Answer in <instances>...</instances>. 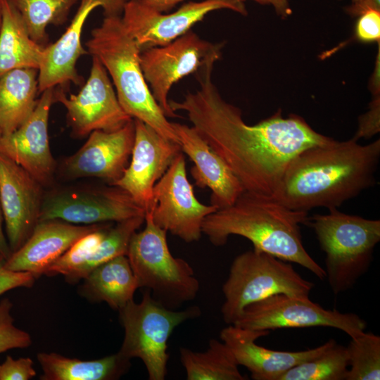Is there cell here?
<instances>
[{"label":"cell","instance_id":"27","mask_svg":"<svg viewBox=\"0 0 380 380\" xmlns=\"http://www.w3.org/2000/svg\"><path fill=\"white\" fill-rule=\"evenodd\" d=\"M180 360L188 380H244L239 365L227 345L216 339L209 341L205 352L179 349Z\"/></svg>","mask_w":380,"mask_h":380},{"label":"cell","instance_id":"7","mask_svg":"<svg viewBox=\"0 0 380 380\" xmlns=\"http://www.w3.org/2000/svg\"><path fill=\"white\" fill-rule=\"evenodd\" d=\"M313 286L291 262L264 251H247L234 258L222 286L223 319L233 324L247 305L273 295L309 297Z\"/></svg>","mask_w":380,"mask_h":380},{"label":"cell","instance_id":"4","mask_svg":"<svg viewBox=\"0 0 380 380\" xmlns=\"http://www.w3.org/2000/svg\"><path fill=\"white\" fill-rule=\"evenodd\" d=\"M87 52L98 58L110 75L118 101L133 119L139 120L160 135L179 139L146 83L140 64L141 49L127 32L121 15L105 16L85 43Z\"/></svg>","mask_w":380,"mask_h":380},{"label":"cell","instance_id":"8","mask_svg":"<svg viewBox=\"0 0 380 380\" xmlns=\"http://www.w3.org/2000/svg\"><path fill=\"white\" fill-rule=\"evenodd\" d=\"M118 312L125 330L118 353L129 360L141 359L150 380L165 377L169 360L167 341L174 329L201 314L196 306L172 310L153 298L148 290L141 302L132 300Z\"/></svg>","mask_w":380,"mask_h":380},{"label":"cell","instance_id":"19","mask_svg":"<svg viewBox=\"0 0 380 380\" xmlns=\"http://www.w3.org/2000/svg\"><path fill=\"white\" fill-rule=\"evenodd\" d=\"M127 0H80L77 11L61 37L44 49L39 69V93L49 88L65 86L71 82L80 85L83 78L78 74L76 63L88 52L82 46L81 37L86 19L97 7L104 16L121 15Z\"/></svg>","mask_w":380,"mask_h":380},{"label":"cell","instance_id":"26","mask_svg":"<svg viewBox=\"0 0 380 380\" xmlns=\"http://www.w3.org/2000/svg\"><path fill=\"white\" fill-rule=\"evenodd\" d=\"M37 360L43 371L42 380H113L130 367L129 359L120 353L105 357L81 360L56 353H39Z\"/></svg>","mask_w":380,"mask_h":380},{"label":"cell","instance_id":"17","mask_svg":"<svg viewBox=\"0 0 380 380\" xmlns=\"http://www.w3.org/2000/svg\"><path fill=\"white\" fill-rule=\"evenodd\" d=\"M44 195L37 179L0 153V203L12 253L23 246L39 222Z\"/></svg>","mask_w":380,"mask_h":380},{"label":"cell","instance_id":"3","mask_svg":"<svg viewBox=\"0 0 380 380\" xmlns=\"http://www.w3.org/2000/svg\"><path fill=\"white\" fill-rule=\"evenodd\" d=\"M308 217V212L290 209L272 196L244 191L232 205L208 215L202 233L217 246L224 245L232 235L243 236L253 243V249L300 265L322 280L324 270L302 241L300 225Z\"/></svg>","mask_w":380,"mask_h":380},{"label":"cell","instance_id":"12","mask_svg":"<svg viewBox=\"0 0 380 380\" xmlns=\"http://www.w3.org/2000/svg\"><path fill=\"white\" fill-rule=\"evenodd\" d=\"M220 9L232 10L241 15L248 13L243 1L240 0L190 1L168 14L150 8L142 0H127L121 20L142 51L172 42L189 32L208 13Z\"/></svg>","mask_w":380,"mask_h":380},{"label":"cell","instance_id":"32","mask_svg":"<svg viewBox=\"0 0 380 380\" xmlns=\"http://www.w3.org/2000/svg\"><path fill=\"white\" fill-rule=\"evenodd\" d=\"M110 227L109 223H105L99 229L80 237L50 265L44 275L65 277L81 266L96 250Z\"/></svg>","mask_w":380,"mask_h":380},{"label":"cell","instance_id":"22","mask_svg":"<svg viewBox=\"0 0 380 380\" xmlns=\"http://www.w3.org/2000/svg\"><path fill=\"white\" fill-rule=\"evenodd\" d=\"M172 125L182 151L194 163L191 174L196 185L210 189L211 205L217 209L232 205L244 191L238 178L192 126Z\"/></svg>","mask_w":380,"mask_h":380},{"label":"cell","instance_id":"41","mask_svg":"<svg viewBox=\"0 0 380 380\" xmlns=\"http://www.w3.org/2000/svg\"><path fill=\"white\" fill-rule=\"evenodd\" d=\"M380 46H379V51H378V54H377V58H376V65H375V68H374V71L372 74V78H371V81H370V85H369V88H370V90H371V92L372 93V95L374 96H379V93H380V80H379V78H380Z\"/></svg>","mask_w":380,"mask_h":380},{"label":"cell","instance_id":"16","mask_svg":"<svg viewBox=\"0 0 380 380\" xmlns=\"http://www.w3.org/2000/svg\"><path fill=\"white\" fill-rule=\"evenodd\" d=\"M135 136L131 160L113 184L126 192L146 211L153 189L182 151L180 144L166 139L145 122L134 119Z\"/></svg>","mask_w":380,"mask_h":380},{"label":"cell","instance_id":"9","mask_svg":"<svg viewBox=\"0 0 380 380\" xmlns=\"http://www.w3.org/2000/svg\"><path fill=\"white\" fill-rule=\"evenodd\" d=\"M234 325L257 331L314 327L339 329L351 338L362 334L367 322L355 313L328 310L310 300L277 294L247 305Z\"/></svg>","mask_w":380,"mask_h":380},{"label":"cell","instance_id":"45","mask_svg":"<svg viewBox=\"0 0 380 380\" xmlns=\"http://www.w3.org/2000/svg\"><path fill=\"white\" fill-rule=\"evenodd\" d=\"M2 135L1 130L0 129V137Z\"/></svg>","mask_w":380,"mask_h":380},{"label":"cell","instance_id":"40","mask_svg":"<svg viewBox=\"0 0 380 380\" xmlns=\"http://www.w3.org/2000/svg\"><path fill=\"white\" fill-rule=\"evenodd\" d=\"M144 3L150 8L163 13L170 11L178 3L184 0H142Z\"/></svg>","mask_w":380,"mask_h":380},{"label":"cell","instance_id":"11","mask_svg":"<svg viewBox=\"0 0 380 380\" xmlns=\"http://www.w3.org/2000/svg\"><path fill=\"white\" fill-rule=\"evenodd\" d=\"M222 46V44L204 40L190 30L166 45L141 51L144 77L167 118L179 116L169 105L168 94L172 85L198 71L210 60L218 61Z\"/></svg>","mask_w":380,"mask_h":380},{"label":"cell","instance_id":"23","mask_svg":"<svg viewBox=\"0 0 380 380\" xmlns=\"http://www.w3.org/2000/svg\"><path fill=\"white\" fill-rule=\"evenodd\" d=\"M138 288L129 260L122 255L90 272L84 279L80 293L92 302H105L118 311L133 300Z\"/></svg>","mask_w":380,"mask_h":380},{"label":"cell","instance_id":"5","mask_svg":"<svg viewBox=\"0 0 380 380\" xmlns=\"http://www.w3.org/2000/svg\"><path fill=\"white\" fill-rule=\"evenodd\" d=\"M308 217L305 224L315 232L325 253L324 270L335 295L351 289L365 274L380 241V220L346 214L336 208Z\"/></svg>","mask_w":380,"mask_h":380},{"label":"cell","instance_id":"28","mask_svg":"<svg viewBox=\"0 0 380 380\" xmlns=\"http://www.w3.org/2000/svg\"><path fill=\"white\" fill-rule=\"evenodd\" d=\"M20 13L30 37L39 44L48 45L46 27L66 22L71 8L80 0H7Z\"/></svg>","mask_w":380,"mask_h":380},{"label":"cell","instance_id":"38","mask_svg":"<svg viewBox=\"0 0 380 380\" xmlns=\"http://www.w3.org/2000/svg\"><path fill=\"white\" fill-rule=\"evenodd\" d=\"M369 9L380 11V0H360L352 4L346 8V11L351 15L359 16Z\"/></svg>","mask_w":380,"mask_h":380},{"label":"cell","instance_id":"13","mask_svg":"<svg viewBox=\"0 0 380 380\" xmlns=\"http://www.w3.org/2000/svg\"><path fill=\"white\" fill-rule=\"evenodd\" d=\"M148 208L156 225L187 243L200 239L203 220L217 210L211 204L201 203L195 196L182 152L154 185Z\"/></svg>","mask_w":380,"mask_h":380},{"label":"cell","instance_id":"35","mask_svg":"<svg viewBox=\"0 0 380 380\" xmlns=\"http://www.w3.org/2000/svg\"><path fill=\"white\" fill-rule=\"evenodd\" d=\"M355 35L362 42H379L380 11L369 9L360 15L355 25Z\"/></svg>","mask_w":380,"mask_h":380},{"label":"cell","instance_id":"34","mask_svg":"<svg viewBox=\"0 0 380 380\" xmlns=\"http://www.w3.org/2000/svg\"><path fill=\"white\" fill-rule=\"evenodd\" d=\"M33 361L30 357L13 359L7 355L0 364V380H28L36 375Z\"/></svg>","mask_w":380,"mask_h":380},{"label":"cell","instance_id":"20","mask_svg":"<svg viewBox=\"0 0 380 380\" xmlns=\"http://www.w3.org/2000/svg\"><path fill=\"white\" fill-rule=\"evenodd\" d=\"M270 331H257L234 324L224 328L220 338L230 349L239 365L245 367L254 380H279L291 368L324 350L334 339L311 349L279 351L258 346L255 341L267 336Z\"/></svg>","mask_w":380,"mask_h":380},{"label":"cell","instance_id":"36","mask_svg":"<svg viewBox=\"0 0 380 380\" xmlns=\"http://www.w3.org/2000/svg\"><path fill=\"white\" fill-rule=\"evenodd\" d=\"M369 110L359 117L358 129L352 138L358 141L360 138H370L380 130V97L374 96Z\"/></svg>","mask_w":380,"mask_h":380},{"label":"cell","instance_id":"25","mask_svg":"<svg viewBox=\"0 0 380 380\" xmlns=\"http://www.w3.org/2000/svg\"><path fill=\"white\" fill-rule=\"evenodd\" d=\"M44 49L30 37L18 11L7 0H2L0 77L18 68L39 70Z\"/></svg>","mask_w":380,"mask_h":380},{"label":"cell","instance_id":"44","mask_svg":"<svg viewBox=\"0 0 380 380\" xmlns=\"http://www.w3.org/2000/svg\"><path fill=\"white\" fill-rule=\"evenodd\" d=\"M360 0H352V4L353 3H357L358 1H360Z\"/></svg>","mask_w":380,"mask_h":380},{"label":"cell","instance_id":"29","mask_svg":"<svg viewBox=\"0 0 380 380\" xmlns=\"http://www.w3.org/2000/svg\"><path fill=\"white\" fill-rule=\"evenodd\" d=\"M144 216L131 217L110 226L96 250L84 264L65 275V280L75 283L99 265L119 255H126L131 237L144 222Z\"/></svg>","mask_w":380,"mask_h":380},{"label":"cell","instance_id":"39","mask_svg":"<svg viewBox=\"0 0 380 380\" xmlns=\"http://www.w3.org/2000/svg\"><path fill=\"white\" fill-rule=\"evenodd\" d=\"M244 1L245 0H240ZM257 3L264 5H271L276 13L283 18H287L291 14L289 0H253Z\"/></svg>","mask_w":380,"mask_h":380},{"label":"cell","instance_id":"42","mask_svg":"<svg viewBox=\"0 0 380 380\" xmlns=\"http://www.w3.org/2000/svg\"><path fill=\"white\" fill-rule=\"evenodd\" d=\"M4 217L0 203V256L7 260L12 252L9 247L6 236L5 235L3 229Z\"/></svg>","mask_w":380,"mask_h":380},{"label":"cell","instance_id":"6","mask_svg":"<svg viewBox=\"0 0 380 380\" xmlns=\"http://www.w3.org/2000/svg\"><path fill=\"white\" fill-rule=\"evenodd\" d=\"M144 222V229L132 236L126 254L139 288L151 291L153 298L170 309L194 299L199 282L193 268L171 254L167 232L154 223L151 208Z\"/></svg>","mask_w":380,"mask_h":380},{"label":"cell","instance_id":"14","mask_svg":"<svg viewBox=\"0 0 380 380\" xmlns=\"http://www.w3.org/2000/svg\"><path fill=\"white\" fill-rule=\"evenodd\" d=\"M53 100L65 108L68 123L77 137L95 130L114 131L133 119L122 108L106 69L94 56L89 78L80 91L68 96L63 87L57 86Z\"/></svg>","mask_w":380,"mask_h":380},{"label":"cell","instance_id":"10","mask_svg":"<svg viewBox=\"0 0 380 380\" xmlns=\"http://www.w3.org/2000/svg\"><path fill=\"white\" fill-rule=\"evenodd\" d=\"M141 215H145V210L117 186H72L44 193L39 221L90 225Z\"/></svg>","mask_w":380,"mask_h":380},{"label":"cell","instance_id":"37","mask_svg":"<svg viewBox=\"0 0 380 380\" xmlns=\"http://www.w3.org/2000/svg\"><path fill=\"white\" fill-rule=\"evenodd\" d=\"M6 260L0 256V295L19 287L30 288L36 278L27 272H15L4 267Z\"/></svg>","mask_w":380,"mask_h":380},{"label":"cell","instance_id":"43","mask_svg":"<svg viewBox=\"0 0 380 380\" xmlns=\"http://www.w3.org/2000/svg\"><path fill=\"white\" fill-rule=\"evenodd\" d=\"M2 23V0H0V31L1 28Z\"/></svg>","mask_w":380,"mask_h":380},{"label":"cell","instance_id":"33","mask_svg":"<svg viewBox=\"0 0 380 380\" xmlns=\"http://www.w3.org/2000/svg\"><path fill=\"white\" fill-rule=\"evenodd\" d=\"M12 308L9 298L0 301V353L11 349L25 348L32 344L30 335L15 326Z\"/></svg>","mask_w":380,"mask_h":380},{"label":"cell","instance_id":"30","mask_svg":"<svg viewBox=\"0 0 380 380\" xmlns=\"http://www.w3.org/2000/svg\"><path fill=\"white\" fill-rule=\"evenodd\" d=\"M348 367L346 347L333 340L320 354L291 368L279 380H346Z\"/></svg>","mask_w":380,"mask_h":380},{"label":"cell","instance_id":"21","mask_svg":"<svg viewBox=\"0 0 380 380\" xmlns=\"http://www.w3.org/2000/svg\"><path fill=\"white\" fill-rule=\"evenodd\" d=\"M104 224L82 225L60 220L39 221L27 241L6 260L4 267L31 273L37 279L44 274L77 239Z\"/></svg>","mask_w":380,"mask_h":380},{"label":"cell","instance_id":"15","mask_svg":"<svg viewBox=\"0 0 380 380\" xmlns=\"http://www.w3.org/2000/svg\"><path fill=\"white\" fill-rule=\"evenodd\" d=\"M134 136V119L114 131H93L83 146L62 162L61 175L69 179L97 177L113 185L129 164Z\"/></svg>","mask_w":380,"mask_h":380},{"label":"cell","instance_id":"18","mask_svg":"<svg viewBox=\"0 0 380 380\" xmlns=\"http://www.w3.org/2000/svg\"><path fill=\"white\" fill-rule=\"evenodd\" d=\"M54 87L41 94L27 120L16 130L0 137V153L28 172L43 186L51 184L56 170L49 137V117Z\"/></svg>","mask_w":380,"mask_h":380},{"label":"cell","instance_id":"24","mask_svg":"<svg viewBox=\"0 0 380 380\" xmlns=\"http://www.w3.org/2000/svg\"><path fill=\"white\" fill-rule=\"evenodd\" d=\"M39 70L18 68L0 77V129L7 135L23 125L34 111L39 93Z\"/></svg>","mask_w":380,"mask_h":380},{"label":"cell","instance_id":"31","mask_svg":"<svg viewBox=\"0 0 380 380\" xmlns=\"http://www.w3.org/2000/svg\"><path fill=\"white\" fill-rule=\"evenodd\" d=\"M348 367L346 380L380 379V336L369 331L351 338L346 347Z\"/></svg>","mask_w":380,"mask_h":380},{"label":"cell","instance_id":"1","mask_svg":"<svg viewBox=\"0 0 380 380\" xmlns=\"http://www.w3.org/2000/svg\"><path fill=\"white\" fill-rule=\"evenodd\" d=\"M216 60L198 74L199 87L182 101H169L171 109L186 113L192 127L224 161L244 191L273 196L291 160L306 148L336 140L315 130L300 116H282L279 110L255 125L246 124L241 110L221 96L212 80Z\"/></svg>","mask_w":380,"mask_h":380},{"label":"cell","instance_id":"2","mask_svg":"<svg viewBox=\"0 0 380 380\" xmlns=\"http://www.w3.org/2000/svg\"><path fill=\"white\" fill-rule=\"evenodd\" d=\"M379 159V139L366 145L350 139L306 148L289 163L272 196L298 211L338 208L374 185Z\"/></svg>","mask_w":380,"mask_h":380}]
</instances>
